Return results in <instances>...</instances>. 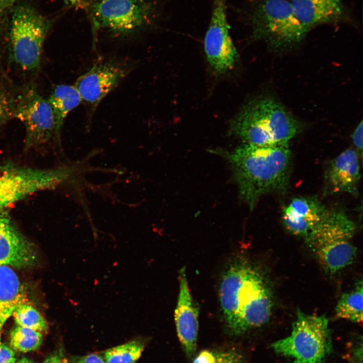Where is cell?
Returning <instances> with one entry per match:
<instances>
[{
    "instance_id": "7",
    "label": "cell",
    "mask_w": 363,
    "mask_h": 363,
    "mask_svg": "<svg viewBox=\"0 0 363 363\" xmlns=\"http://www.w3.org/2000/svg\"><path fill=\"white\" fill-rule=\"evenodd\" d=\"M51 22L28 5L13 10L9 32L10 53L22 70L32 72L39 68L43 45Z\"/></svg>"
},
{
    "instance_id": "26",
    "label": "cell",
    "mask_w": 363,
    "mask_h": 363,
    "mask_svg": "<svg viewBox=\"0 0 363 363\" xmlns=\"http://www.w3.org/2000/svg\"><path fill=\"white\" fill-rule=\"evenodd\" d=\"M18 0H0V21L5 15ZM67 3L77 7L85 5L84 0H64Z\"/></svg>"
},
{
    "instance_id": "33",
    "label": "cell",
    "mask_w": 363,
    "mask_h": 363,
    "mask_svg": "<svg viewBox=\"0 0 363 363\" xmlns=\"http://www.w3.org/2000/svg\"><path fill=\"white\" fill-rule=\"evenodd\" d=\"M335 1H338V2H340V0H335Z\"/></svg>"
},
{
    "instance_id": "19",
    "label": "cell",
    "mask_w": 363,
    "mask_h": 363,
    "mask_svg": "<svg viewBox=\"0 0 363 363\" xmlns=\"http://www.w3.org/2000/svg\"><path fill=\"white\" fill-rule=\"evenodd\" d=\"M53 109L57 131L61 129L67 114L82 102L81 96L75 85L56 86L47 99Z\"/></svg>"
},
{
    "instance_id": "20",
    "label": "cell",
    "mask_w": 363,
    "mask_h": 363,
    "mask_svg": "<svg viewBox=\"0 0 363 363\" xmlns=\"http://www.w3.org/2000/svg\"><path fill=\"white\" fill-rule=\"evenodd\" d=\"M362 280L351 290L342 294L335 307L337 317L354 323L362 322L363 289Z\"/></svg>"
},
{
    "instance_id": "14",
    "label": "cell",
    "mask_w": 363,
    "mask_h": 363,
    "mask_svg": "<svg viewBox=\"0 0 363 363\" xmlns=\"http://www.w3.org/2000/svg\"><path fill=\"white\" fill-rule=\"evenodd\" d=\"M178 279L179 292L174 321L178 338L187 354L191 357L197 348L199 310L189 288L185 267L178 271Z\"/></svg>"
},
{
    "instance_id": "18",
    "label": "cell",
    "mask_w": 363,
    "mask_h": 363,
    "mask_svg": "<svg viewBox=\"0 0 363 363\" xmlns=\"http://www.w3.org/2000/svg\"><path fill=\"white\" fill-rule=\"evenodd\" d=\"M26 291L11 267L0 266V342L3 327L20 305L27 302Z\"/></svg>"
},
{
    "instance_id": "4",
    "label": "cell",
    "mask_w": 363,
    "mask_h": 363,
    "mask_svg": "<svg viewBox=\"0 0 363 363\" xmlns=\"http://www.w3.org/2000/svg\"><path fill=\"white\" fill-rule=\"evenodd\" d=\"M355 231V224L342 210L328 208L305 239L323 269L334 274L355 260L356 249L352 243Z\"/></svg>"
},
{
    "instance_id": "21",
    "label": "cell",
    "mask_w": 363,
    "mask_h": 363,
    "mask_svg": "<svg viewBox=\"0 0 363 363\" xmlns=\"http://www.w3.org/2000/svg\"><path fill=\"white\" fill-rule=\"evenodd\" d=\"M144 348L141 341L132 340L107 349L104 353V358L106 363H135Z\"/></svg>"
},
{
    "instance_id": "8",
    "label": "cell",
    "mask_w": 363,
    "mask_h": 363,
    "mask_svg": "<svg viewBox=\"0 0 363 363\" xmlns=\"http://www.w3.org/2000/svg\"><path fill=\"white\" fill-rule=\"evenodd\" d=\"M154 0H93L87 8L94 26L127 35L150 26L157 18Z\"/></svg>"
},
{
    "instance_id": "10",
    "label": "cell",
    "mask_w": 363,
    "mask_h": 363,
    "mask_svg": "<svg viewBox=\"0 0 363 363\" xmlns=\"http://www.w3.org/2000/svg\"><path fill=\"white\" fill-rule=\"evenodd\" d=\"M15 117L25 126L26 149L44 145L54 137L59 138L51 105L32 86L18 95Z\"/></svg>"
},
{
    "instance_id": "25",
    "label": "cell",
    "mask_w": 363,
    "mask_h": 363,
    "mask_svg": "<svg viewBox=\"0 0 363 363\" xmlns=\"http://www.w3.org/2000/svg\"><path fill=\"white\" fill-rule=\"evenodd\" d=\"M193 363H244L242 356L234 350L201 351Z\"/></svg>"
},
{
    "instance_id": "6",
    "label": "cell",
    "mask_w": 363,
    "mask_h": 363,
    "mask_svg": "<svg viewBox=\"0 0 363 363\" xmlns=\"http://www.w3.org/2000/svg\"><path fill=\"white\" fill-rule=\"evenodd\" d=\"M278 354L291 358L293 363H320L331 352L332 339L327 318L297 311L288 336L271 344Z\"/></svg>"
},
{
    "instance_id": "15",
    "label": "cell",
    "mask_w": 363,
    "mask_h": 363,
    "mask_svg": "<svg viewBox=\"0 0 363 363\" xmlns=\"http://www.w3.org/2000/svg\"><path fill=\"white\" fill-rule=\"evenodd\" d=\"M360 158L351 148L330 161L324 173L326 193L357 194L360 178Z\"/></svg>"
},
{
    "instance_id": "22",
    "label": "cell",
    "mask_w": 363,
    "mask_h": 363,
    "mask_svg": "<svg viewBox=\"0 0 363 363\" xmlns=\"http://www.w3.org/2000/svg\"><path fill=\"white\" fill-rule=\"evenodd\" d=\"M41 333L17 325L10 333V344L18 351L27 352L35 350L42 342Z\"/></svg>"
},
{
    "instance_id": "30",
    "label": "cell",
    "mask_w": 363,
    "mask_h": 363,
    "mask_svg": "<svg viewBox=\"0 0 363 363\" xmlns=\"http://www.w3.org/2000/svg\"><path fill=\"white\" fill-rule=\"evenodd\" d=\"M62 355L60 353H55L48 357L43 363H62Z\"/></svg>"
},
{
    "instance_id": "31",
    "label": "cell",
    "mask_w": 363,
    "mask_h": 363,
    "mask_svg": "<svg viewBox=\"0 0 363 363\" xmlns=\"http://www.w3.org/2000/svg\"><path fill=\"white\" fill-rule=\"evenodd\" d=\"M14 363H33L32 361L26 358H22L17 361H15Z\"/></svg>"
},
{
    "instance_id": "9",
    "label": "cell",
    "mask_w": 363,
    "mask_h": 363,
    "mask_svg": "<svg viewBox=\"0 0 363 363\" xmlns=\"http://www.w3.org/2000/svg\"><path fill=\"white\" fill-rule=\"evenodd\" d=\"M72 169H41L13 163L0 165V207L25 198L35 192L53 188L66 180Z\"/></svg>"
},
{
    "instance_id": "1",
    "label": "cell",
    "mask_w": 363,
    "mask_h": 363,
    "mask_svg": "<svg viewBox=\"0 0 363 363\" xmlns=\"http://www.w3.org/2000/svg\"><path fill=\"white\" fill-rule=\"evenodd\" d=\"M219 299L226 326L235 335L265 324L274 307L273 291L265 275L240 257L232 259L224 270Z\"/></svg>"
},
{
    "instance_id": "29",
    "label": "cell",
    "mask_w": 363,
    "mask_h": 363,
    "mask_svg": "<svg viewBox=\"0 0 363 363\" xmlns=\"http://www.w3.org/2000/svg\"><path fill=\"white\" fill-rule=\"evenodd\" d=\"M16 360L13 350L0 342V363H14Z\"/></svg>"
},
{
    "instance_id": "24",
    "label": "cell",
    "mask_w": 363,
    "mask_h": 363,
    "mask_svg": "<svg viewBox=\"0 0 363 363\" xmlns=\"http://www.w3.org/2000/svg\"><path fill=\"white\" fill-rule=\"evenodd\" d=\"M18 95L0 81V127L15 117Z\"/></svg>"
},
{
    "instance_id": "28",
    "label": "cell",
    "mask_w": 363,
    "mask_h": 363,
    "mask_svg": "<svg viewBox=\"0 0 363 363\" xmlns=\"http://www.w3.org/2000/svg\"><path fill=\"white\" fill-rule=\"evenodd\" d=\"M70 363H106L104 357L98 353H92L81 356L73 357Z\"/></svg>"
},
{
    "instance_id": "32",
    "label": "cell",
    "mask_w": 363,
    "mask_h": 363,
    "mask_svg": "<svg viewBox=\"0 0 363 363\" xmlns=\"http://www.w3.org/2000/svg\"><path fill=\"white\" fill-rule=\"evenodd\" d=\"M62 363H70V362H69V361H66V360H63Z\"/></svg>"
},
{
    "instance_id": "23",
    "label": "cell",
    "mask_w": 363,
    "mask_h": 363,
    "mask_svg": "<svg viewBox=\"0 0 363 363\" xmlns=\"http://www.w3.org/2000/svg\"><path fill=\"white\" fill-rule=\"evenodd\" d=\"M12 315L18 326L40 333L47 331L48 324L42 315L33 306L25 302L18 306Z\"/></svg>"
},
{
    "instance_id": "3",
    "label": "cell",
    "mask_w": 363,
    "mask_h": 363,
    "mask_svg": "<svg viewBox=\"0 0 363 363\" xmlns=\"http://www.w3.org/2000/svg\"><path fill=\"white\" fill-rule=\"evenodd\" d=\"M302 129L300 123L271 97L247 103L230 124V132L244 144L270 146L288 144Z\"/></svg>"
},
{
    "instance_id": "11",
    "label": "cell",
    "mask_w": 363,
    "mask_h": 363,
    "mask_svg": "<svg viewBox=\"0 0 363 363\" xmlns=\"http://www.w3.org/2000/svg\"><path fill=\"white\" fill-rule=\"evenodd\" d=\"M229 30L226 0H213L204 46L207 62L217 75L232 70L238 60V55Z\"/></svg>"
},
{
    "instance_id": "16",
    "label": "cell",
    "mask_w": 363,
    "mask_h": 363,
    "mask_svg": "<svg viewBox=\"0 0 363 363\" xmlns=\"http://www.w3.org/2000/svg\"><path fill=\"white\" fill-rule=\"evenodd\" d=\"M327 209L315 197L294 198L282 209L283 224L290 233L305 238L319 223Z\"/></svg>"
},
{
    "instance_id": "12",
    "label": "cell",
    "mask_w": 363,
    "mask_h": 363,
    "mask_svg": "<svg viewBox=\"0 0 363 363\" xmlns=\"http://www.w3.org/2000/svg\"><path fill=\"white\" fill-rule=\"evenodd\" d=\"M132 69L133 65L126 59H100L78 78L75 86L81 96L82 101L95 109Z\"/></svg>"
},
{
    "instance_id": "27",
    "label": "cell",
    "mask_w": 363,
    "mask_h": 363,
    "mask_svg": "<svg viewBox=\"0 0 363 363\" xmlns=\"http://www.w3.org/2000/svg\"><path fill=\"white\" fill-rule=\"evenodd\" d=\"M363 125L361 120L357 125L352 135V140L354 146V150L357 152L361 158L362 155L363 140H362Z\"/></svg>"
},
{
    "instance_id": "13",
    "label": "cell",
    "mask_w": 363,
    "mask_h": 363,
    "mask_svg": "<svg viewBox=\"0 0 363 363\" xmlns=\"http://www.w3.org/2000/svg\"><path fill=\"white\" fill-rule=\"evenodd\" d=\"M36 258L33 244L18 229L6 208L0 207V266L25 268Z\"/></svg>"
},
{
    "instance_id": "17",
    "label": "cell",
    "mask_w": 363,
    "mask_h": 363,
    "mask_svg": "<svg viewBox=\"0 0 363 363\" xmlns=\"http://www.w3.org/2000/svg\"><path fill=\"white\" fill-rule=\"evenodd\" d=\"M295 15L311 30L315 25L339 21L344 17L340 2L335 0H291Z\"/></svg>"
},
{
    "instance_id": "2",
    "label": "cell",
    "mask_w": 363,
    "mask_h": 363,
    "mask_svg": "<svg viewBox=\"0 0 363 363\" xmlns=\"http://www.w3.org/2000/svg\"><path fill=\"white\" fill-rule=\"evenodd\" d=\"M212 152L229 163L239 195L251 211L264 195L285 193L289 188L292 163L289 144L243 143L230 151L216 149Z\"/></svg>"
},
{
    "instance_id": "5",
    "label": "cell",
    "mask_w": 363,
    "mask_h": 363,
    "mask_svg": "<svg viewBox=\"0 0 363 363\" xmlns=\"http://www.w3.org/2000/svg\"><path fill=\"white\" fill-rule=\"evenodd\" d=\"M249 19L253 38L264 40L274 50L291 48L300 43L310 30L297 19L287 0H260Z\"/></svg>"
}]
</instances>
